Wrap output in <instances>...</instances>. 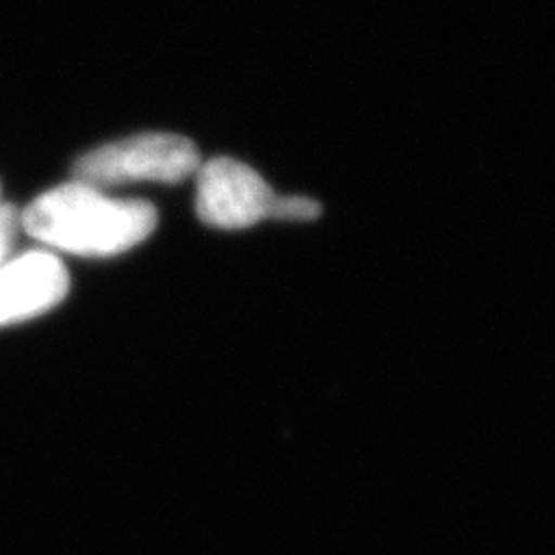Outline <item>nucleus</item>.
<instances>
[{
  "label": "nucleus",
  "mask_w": 555,
  "mask_h": 555,
  "mask_svg": "<svg viewBox=\"0 0 555 555\" xmlns=\"http://www.w3.org/2000/svg\"><path fill=\"white\" fill-rule=\"evenodd\" d=\"M22 228V214L14 204H0V267L12 257L16 234Z\"/></svg>",
  "instance_id": "6"
},
{
  "label": "nucleus",
  "mask_w": 555,
  "mask_h": 555,
  "mask_svg": "<svg viewBox=\"0 0 555 555\" xmlns=\"http://www.w3.org/2000/svg\"><path fill=\"white\" fill-rule=\"evenodd\" d=\"M22 228L47 246L79 257H114L144 243L158 211L144 199H114L81 181L47 190L22 211Z\"/></svg>",
  "instance_id": "1"
},
{
  "label": "nucleus",
  "mask_w": 555,
  "mask_h": 555,
  "mask_svg": "<svg viewBox=\"0 0 555 555\" xmlns=\"http://www.w3.org/2000/svg\"><path fill=\"white\" fill-rule=\"evenodd\" d=\"M69 292V273L54 253L28 250L0 267V326L38 318Z\"/></svg>",
  "instance_id": "4"
},
{
  "label": "nucleus",
  "mask_w": 555,
  "mask_h": 555,
  "mask_svg": "<svg viewBox=\"0 0 555 555\" xmlns=\"http://www.w3.org/2000/svg\"><path fill=\"white\" fill-rule=\"evenodd\" d=\"M199 149L181 134H137L81 155L73 167L75 181L93 188L155 181L179 183L197 173Z\"/></svg>",
  "instance_id": "2"
},
{
  "label": "nucleus",
  "mask_w": 555,
  "mask_h": 555,
  "mask_svg": "<svg viewBox=\"0 0 555 555\" xmlns=\"http://www.w3.org/2000/svg\"><path fill=\"white\" fill-rule=\"evenodd\" d=\"M322 214V206L308 197H275L271 218L278 220H315Z\"/></svg>",
  "instance_id": "5"
},
{
  "label": "nucleus",
  "mask_w": 555,
  "mask_h": 555,
  "mask_svg": "<svg viewBox=\"0 0 555 555\" xmlns=\"http://www.w3.org/2000/svg\"><path fill=\"white\" fill-rule=\"evenodd\" d=\"M275 193L259 173L232 158H214L197 169V216L208 228L246 230L271 218Z\"/></svg>",
  "instance_id": "3"
}]
</instances>
